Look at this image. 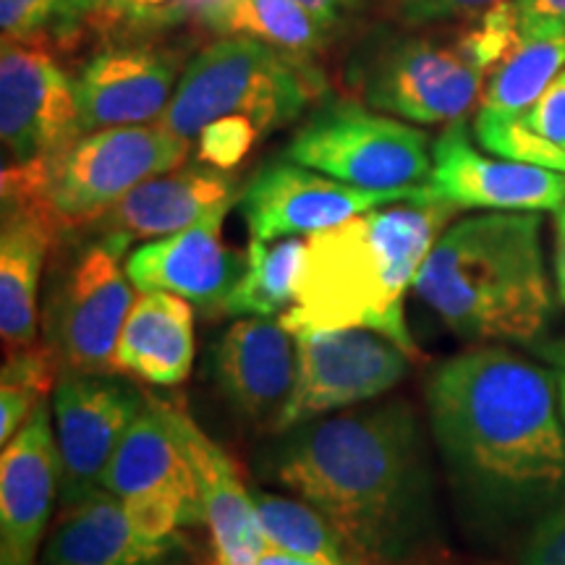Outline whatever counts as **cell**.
<instances>
[{"label":"cell","mask_w":565,"mask_h":565,"mask_svg":"<svg viewBox=\"0 0 565 565\" xmlns=\"http://www.w3.org/2000/svg\"><path fill=\"white\" fill-rule=\"evenodd\" d=\"M553 372L505 345L445 359L427 383L429 427L471 526L542 519L565 494V427Z\"/></svg>","instance_id":"cell-1"},{"label":"cell","mask_w":565,"mask_h":565,"mask_svg":"<svg viewBox=\"0 0 565 565\" xmlns=\"http://www.w3.org/2000/svg\"><path fill=\"white\" fill-rule=\"evenodd\" d=\"M259 565H320V563H312V561H303V557H296V555H288V553H280V550H267L263 555V561Z\"/></svg>","instance_id":"cell-41"},{"label":"cell","mask_w":565,"mask_h":565,"mask_svg":"<svg viewBox=\"0 0 565 565\" xmlns=\"http://www.w3.org/2000/svg\"><path fill=\"white\" fill-rule=\"evenodd\" d=\"M131 0H103V9H100V17L105 19H124L126 11H129Z\"/></svg>","instance_id":"cell-42"},{"label":"cell","mask_w":565,"mask_h":565,"mask_svg":"<svg viewBox=\"0 0 565 565\" xmlns=\"http://www.w3.org/2000/svg\"><path fill=\"white\" fill-rule=\"evenodd\" d=\"M189 145L158 121L100 129L82 134L53 158L6 168L3 183L38 196L71 236L92 228L141 181L183 166Z\"/></svg>","instance_id":"cell-6"},{"label":"cell","mask_w":565,"mask_h":565,"mask_svg":"<svg viewBox=\"0 0 565 565\" xmlns=\"http://www.w3.org/2000/svg\"><path fill=\"white\" fill-rule=\"evenodd\" d=\"M0 137L13 166L53 158L82 137L74 79L32 42L3 40Z\"/></svg>","instance_id":"cell-14"},{"label":"cell","mask_w":565,"mask_h":565,"mask_svg":"<svg viewBox=\"0 0 565 565\" xmlns=\"http://www.w3.org/2000/svg\"><path fill=\"white\" fill-rule=\"evenodd\" d=\"M225 3H228V0H131L124 21H129L134 26H152V30L175 26L189 19L210 26L212 17H215Z\"/></svg>","instance_id":"cell-33"},{"label":"cell","mask_w":565,"mask_h":565,"mask_svg":"<svg viewBox=\"0 0 565 565\" xmlns=\"http://www.w3.org/2000/svg\"><path fill=\"white\" fill-rule=\"evenodd\" d=\"M307 242L301 238H278V242H257L246 246V267L238 278L225 312L233 317H275L294 303L296 282H299Z\"/></svg>","instance_id":"cell-27"},{"label":"cell","mask_w":565,"mask_h":565,"mask_svg":"<svg viewBox=\"0 0 565 565\" xmlns=\"http://www.w3.org/2000/svg\"><path fill=\"white\" fill-rule=\"evenodd\" d=\"M103 490L129 508L141 532L158 540H173L183 536V529L204 524L200 487L168 419L166 401L147 398L105 471Z\"/></svg>","instance_id":"cell-10"},{"label":"cell","mask_w":565,"mask_h":565,"mask_svg":"<svg viewBox=\"0 0 565 565\" xmlns=\"http://www.w3.org/2000/svg\"><path fill=\"white\" fill-rule=\"evenodd\" d=\"M129 238L97 233L51 275L45 343L63 372L116 374V349L134 301L126 275Z\"/></svg>","instance_id":"cell-8"},{"label":"cell","mask_w":565,"mask_h":565,"mask_svg":"<svg viewBox=\"0 0 565 565\" xmlns=\"http://www.w3.org/2000/svg\"><path fill=\"white\" fill-rule=\"evenodd\" d=\"M265 471L315 505L353 565H429L440 545L435 477L406 401L282 433Z\"/></svg>","instance_id":"cell-2"},{"label":"cell","mask_w":565,"mask_h":565,"mask_svg":"<svg viewBox=\"0 0 565 565\" xmlns=\"http://www.w3.org/2000/svg\"><path fill=\"white\" fill-rule=\"evenodd\" d=\"M429 189L458 210L557 212L565 204V173L500 154L487 158L471 145L463 121L448 124L433 141Z\"/></svg>","instance_id":"cell-16"},{"label":"cell","mask_w":565,"mask_h":565,"mask_svg":"<svg viewBox=\"0 0 565 565\" xmlns=\"http://www.w3.org/2000/svg\"><path fill=\"white\" fill-rule=\"evenodd\" d=\"M475 134L492 154L565 173V71L519 116L475 121Z\"/></svg>","instance_id":"cell-25"},{"label":"cell","mask_w":565,"mask_h":565,"mask_svg":"<svg viewBox=\"0 0 565 565\" xmlns=\"http://www.w3.org/2000/svg\"><path fill=\"white\" fill-rule=\"evenodd\" d=\"M147 398L116 374L61 372L53 414L63 505L82 503L103 490L105 471Z\"/></svg>","instance_id":"cell-12"},{"label":"cell","mask_w":565,"mask_h":565,"mask_svg":"<svg viewBox=\"0 0 565 565\" xmlns=\"http://www.w3.org/2000/svg\"><path fill=\"white\" fill-rule=\"evenodd\" d=\"M252 498L273 550L320 565H353L341 536L307 500L280 498L265 490H252Z\"/></svg>","instance_id":"cell-29"},{"label":"cell","mask_w":565,"mask_h":565,"mask_svg":"<svg viewBox=\"0 0 565 565\" xmlns=\"http://www.w3.org/2000/svg\"><path fill=\"white\" fill-rule=\"evenodd\" d=\"M299 3L320 21L324 30H335L349 13L359 9L362 0H299Z\"/></svg>","instance_id":"cell-37"},{"label":"cell","mask_w":565,"mask_h":565,"mask_svg":"<svg viewBox=\"0 0 565 565\" xmlns=\"http://www.w3.org/2000/svg\"><path fill=\"white\" fill-rule=\"evenodd\" d=\"M536 212H487L443 231L414 291L456 335L529 343L545 333L553 294Z\"/></svg>","instance_id":"cell-4"},{"label":"cell","mask_w":565,"mask_h":565,"mask_svg":"<svg viewBox=\"0 0 565 565\" xmlns=\"http://www.w3.org/2000/svg\"><path fill=\"white\" fill-rule=\"evenodd\" d=\"M259 137H263V131L246 116H223L200 131L196 160L204 166L221 168V171H233L252 152Z\"/></svg>","instance_id":"cell-31"},{"label":"cell","mask_w":565,"mask_h":565,"mask_svg":"<svg viewBox=\"0 0 565 565\" xmlns=\"http://www.w3.org/2000/svg\"><path fill=\"white\" fill-rule=\"evenodd\" d=\"M555 275H557V294L565 303V204L557 210L555 225Z\"/></svg>","instance_id":"cell-40"},{"label":"cell","mask_w":565,"mask_h":565,"mask_svg":"<svg viewBox=\"0 0 565 565\" xmlns=\"http://www.w3.org/2000/svg\"><path fill=\"white\" fill-rule=\"evenodd\" d=\"M398 202H440L433 189L414 192H372L338 181L294 160H275L259 168L242 192V215L249 236L278 242L282 236L320 233L362 212Z\"/></svg>","instance_id":"cell-13"},{"label":"cell","mask_w":565,"mask_h":565,"mask_svg":"<svg viewBox=\"0 0 565 565\" xmlns=\"http://www.w3.org/2000/svg\"><path fill=\"white\" fill-rule=\"evenodd\" d=\"M408 359L398 343L366 328L296 335V385L270 429L288 433L322 414L380 398L404 380Z\"/></svg>","instance_id":"cell-11"},{"label":"cell","mask_w":565,"mask_h":565,"mask_svg":"<svg viewBox=\"0 0 565 565\" xmlns=\"http://www.w3.org/2000/svg\"><path fill=\"white\" fill-rule=\"evenodd\" d=\"M270 317L233 322L212 356L215 385L233 412L273 427L296 385V343Z\"/></svg>","instance_id":"cell-22"},{"label":"cell","mask_w":565,"mask_h":565,"mask_svg":"<svg viewBox=\"0 0 565 565\" xmlns=\"http://www.w3.org/2000/svg\"><path fill=\"white\" fill-rule=\"evenodd\" d=\"M103 0H66V26L74 34L89 17H100Z\"/></svg>","instance_id":"cell-39"},{"label":"cell","mask_w":565,"mask_h":565,"mask_svg":"<svg viewBox=\"0 0 565 565\" xmlns=\"http://www.w3.org/2000/svg\"><path fill=\"white\" fill-rule=\"evenodd\" d=\"M183 536L158 540L141 532L121 500L95 492L63 505L38 565H166L183 555Z\"/></svg>","instance_id":"cell-23"},{"label":"cell","mask_w":565,"mask_h":565,"mask_svg":"<svg viewBox=\"0 0 565 565\" xmlns=\"http://www.w3.org/2000/svg\"><path fill=\"white\" fill-rule=\"evenodd\" d=\"M194 366V309L175 294L150 291L134 301L116 349V370L147 385L186 383Z\"/></svg>","instance_id":"cell-24"},{"label":"cell","mask_w":565,"mask_h":565,"mask_svg":"<svg viewBox=\"0 0 565 565\" xmlns=\"http://www.w3.org/2000/svg\"><path fill=\"white\" fill-rule=\"evenodd\" d=\"M3 40L32 42L42 34L68 38L66 0H0Z\"/></svg>","instance_id":"cell-32"},{"label":"cell","mask_w":565,"mask_h":565,"mask_svg":"<svg viewBox=\"0 0 565 565\" xmlns=\"http://www.w3.org/2000/svg\"><path fill=\"white\" fill-rule=\"evenodd\" d=\"M542 356L550 362V372L555 377V387H557V401H561V414L565 422V341L542 345Z\"/></svg>","instance_id":"cell-38"},{"label":"cell","mask_w":565,"mask_h":565,"mask_svg":"<svg viewBox=\"0 0 565 565\" xmlns=\"http://www.w3.org/2000/svg\"><path fill=\"white\" fill-rule=\"evenodd\" d=\"M353 87L370 108L422 126L463 121L487 71L454 40L387 34L353 63Z\"/></svg>","instance_id":"cell-9"},{"label":"cell","mask_w":565,"mask_h":565,"mask_svg":"<svg viewBox=\"0 0 565 565\" xmlns=\"http://www.w3.org/2000/svg\"><path fill=\"white\" fill-rule=\"evenodd\" d=\"M68 233L24 189L3 183L0 225V341L3 353L38 343L40 282L47 254Z\"/></svg>","instance_id":"cell-20"},{"label":"cell","mask_w":565,"mask_h":565,"mask_svg":"<svg viewBox=\"0 0 565 565\" xmlns=\"http://www.w3.org/2000/svg\"><path fill=\"white\" fill-rule=\"evenodd\" d=\"M565 71V40H519L487 74L475 121L519 116Z\"/></svg>","instance_id":"cell-26"},{"label":"cell","mask_w":565,"mask_h":565,"mask_svg":"<svg viewBox=\"0 0 565 565\" xmlns=\"http://www.w3.org/2000/svg\"><path fill=\"white\" fill-rule=\"evenodd\" d=\"M61 364L47 343L6 353L0 372V445H9L40 404L55 391Z\"/></svg>","instance_id":"cell-30"},{"label":"cell","mask_w":565,"mask_h":565,"mask_svg":"<svg viewBox=\"0 0 565 565\" xmlns=\"http://www.w3.org/2000/svg\"><path fill=\"white\" fill-rule=\"evenodd\" d=\"M519 565H565V494L536 521Z\"/></svg>","instance_id":"cell-35"},{"label":"cell","mask_w":565,"mask_h":565,"mask_svg":"<svg viewBox=\"0 0 565 565\" xmlns=\"http://www.w3.org/2000/svg\"><path fill=\"white\" fill-rule=\"evenodd\" d=\"M456 212L448 202H398L312 233L280 324L294 338L366 328L419 356L406 328L404 296Z\"/></svg>","instance_id":"cell-3"},{"label":"cell","mask_w":565,"mask_h":565,"mask_svg":"<svg viewBox=\"0 0 565 565\" xmlns=\"http://www.w3.org/2000/svg\"><path fill=\"white\" fill-rule=\"evenodd\" d=\"M210 30L257 38L303 61H312L330 34L299 0H228L212 17Z\"/></svg>","instance_id":"cell-28"},{"label":"cell","mask_w":565,"mask_h":565,"mask_svg":"<svg viewBox=\"0 0 565 565\" xmlns=\"http://www.w3.org/2000/svg\"><path fill=\"white\" fill-rule=\"evenodd\" d=\"M58 490V443L45 401L0 456V565L38 563Z\"/></svg>","instance_id":"cell-17"},{"label":"cell","mask_w":565,"mask_h":565,"mask_svg":"<svg viewBox=\"0 0 565 565\" xmlns=\"http://www.w3.org/2000/svg\"><path fill=\"white\" fill-rule=\"evenodd\" d=\"M521 40H565V0H513Z\"/></svg>","instance_id":"cell-36"},{"label":"cell","mask_w":565,"mask_h":565,"mask_svg":"<svg viewBox=\"0 0 565 565\" xmlns=\"http://www.w3.org/2000/svg\"><path fill=\"white\" fill-rule=\"evenodd\" d=\"M166 412L181 448L186 450L196 487H200L202 519L210 532L212 565H259L270 545H267L263 524H259L252 492L238 477L236 463L231 461V456L221 445L210 440L196 427L192 416L181 406L166 401Z\"/></svg>","instance_id":"cell-21"},{"label":"cell","mask_w":565,"mask_h":565,"mask_svg":"<svg viewBox=\"0 0 565 565\" xmlns=\"http://www.w3.org/2000/svg\"><path fill=\"white\" fill-rule=\"evenodd\" d=\"M166 565H183V563H179V561H175V563H166Z\"/></svg>","instance_id":"cell-43"},{"label":"cell","mask_w":565,"mask_h":565,"mask_svg":"<svg viewBox=\"0 0 565 565\" xmlns=\"http://www.w3.org/2000/svg\"><path fill=\"white\" fill-rule=\"evenodd\" d=\"M242 183L231 171L204 166H179L152 175L118 200L92 228L95 233L137 238H166L210 217L228 215L242 202Z\"/></svg>","instance_id":"cell-19"},{"label":"cell","mask_w":565,"mask_h":565,"mask_svg":"<svg viewBox=\"0 0 565 565\" xmlns=\"http://www.w3.org/2000/svg\"><path fill=\"white\" fill-rule=\"evenodd\" d=\"M498 3H505V0H387L395 19H401L408 26L475 17V13H484Z\"/></svg>","instance_id":"cell-34"},{"label":"cell","mask_w":565,"mask_h":565,"mask_svg":"<svg viewBox=\"0 0 565 565\" xmlns=\"http://www.w3.org/2000/svg\"><path fill=\"white\" fill-rule=\"evenodd\" d=\"M286 158L372 192H414L433 175L427 134L353 100L312 113L288 141Z\"/></svg>","instance_id":"cell-7"},{"label":"cell","mask_w":565,"mask_h":565,"mask_svg":"<svg viewBox=\"0 0 565 565\" xmlns=\"http://www.w3.org/2000/svg\"><path fill=\"white\" fill-rule=\"evenodd\" d=\"M225 215L210 217L173 236L154 238L126 257V275L141 294L166 291L202 312H225V301L244 275L246 254L223 244Z\"/></svg>","instance_id":"cell-18"},{"label":"cell","mask_w":565,"mask_h":565,"mask_svg":"<svg viewBox=\"0 0 565 565\" xmlns=\"http://www.w3.org/2000/svg\"><path fill=\"white\" fill-rule=\"evenodd\" d=\"M183 74L181 53L154 42L103 47L74 76L82 134L160 121Z\"/></svg>","instance_id":"cell-15"},{"label":"cell","mask_w":565,"mask_h":565,"mask_svg":"<svg viewBox=\"0 0 565 565\" xmlns=\"http://www.w3.org/2000/svg\"><path fill=\"white\" fill-rule=\"evenodd\" d=\"M322 87L312 61L294 58L257 38L225 34L186 63L158 124L192 141L217 118L246 116L265 137L296 121Z\"/></svg>","instance_id":"cell-5"}]
</instances>
